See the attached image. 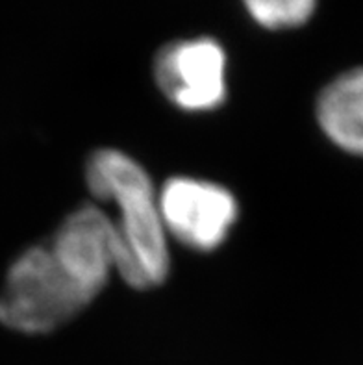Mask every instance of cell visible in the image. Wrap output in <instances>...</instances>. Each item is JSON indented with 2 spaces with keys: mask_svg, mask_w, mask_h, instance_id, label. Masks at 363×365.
Instances as JSON below:
<instances>
[{
  "mask_svg": "<svg viewBox=\"0 0 363 365\" xmlns=\"http://www.w3.org/2000/svg\"><path fill=\"white\" fill-rule=\"evenodd\" d=\"M113 273L110 217L101 206L83 204L8 269L0 289V323L28 336L52 334L89 308Z\"/></svg>",
  "mask_w": 363,
  "mask_h": 365,
  "instance_id": "6da1fadb",
  "label": "cell"
},
{
  "mask_svg": "<svg viewBox=\"0 0 363 365\" xmlns=\"http://www.w3.org/2000/svg\"><path fill=\"white\" fill-rule=\"evenodd\" d=\"M86 185L108 213L116 236L117 274L133 289L148 292L170 273L169 236L163 227L158 191L147 169L119 148H97L86 162Z\"/></svg>",
  "mask_w": 363,
  "mask_h": 365,
  "instance_id": "7a4b0ae2",
  "label": "cell"
},
{
  "mask_svg": "<svg viewBox=\"0 0 363 365\" xmlns=\"http://www.w3.org/2000/svg\"><path fill=\"white\" fill-rule=\"evenodd\" d=\"M158 204L167 236L203 255L221 249L240 221L237 197L197 176L169 178L158 190Z\"/></svg>",
  "mask_w": 363,
  "mask_h": 365,
  "instance_id": "3957f363",
  "label": "cell"
},
{
  "mask_svg": "<svg viewBox=\"0 0 363 365\" xmlns=\"http://www.w3.org/2000/svg\"><path fill=\"white\" fill-rule=\"evenodd\" d=\"M152 74L161 95L185 113H212L228 98V58L213 37L167 43L154 58Z\"/></svg>",
  "mask_w": 363,
  "mask_h": 365,
  "instance_id": "277c9868",
  "label": "cell"
},
{
  "mask_svg": "<svg viewBox=\"0 0 363 365\" xmlns=\"http://www.w3.org/2000/svg\"><path fill=\"white\" fill-rule=\"evenodd\" d=\"M315 119L332 145L363 158V67L337 74L319 91Z\"/></svg>",
  "mask_w": 363,
  "mask_h": 365,
  "instance_id": "5b68a950",
  "label": "cell"
},
{
  "mask_svg": "<svg viewBox=\"0 0 363 365\" xmlns=\"http://www.w3.org/2000/svg\"><path fill=\"white\" fill-rule=\"evenodd\" d=\"M248 15L269 30H287L308 23L317 0H243Z\"/></svg>",
  "mask_w": 363,
  "mask_h": 365,
  "instance_id": "8992f818",
  "label": "cell"
}]
</instances>
